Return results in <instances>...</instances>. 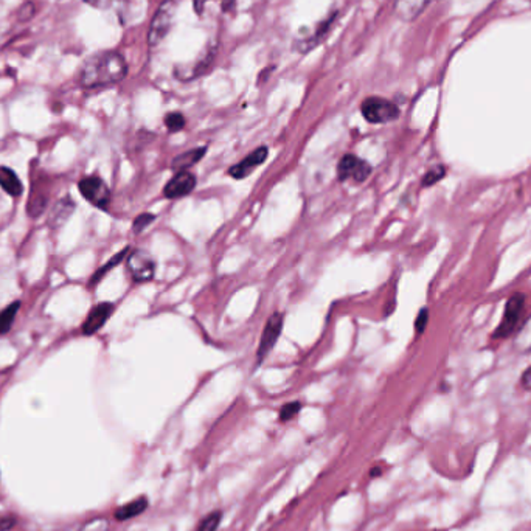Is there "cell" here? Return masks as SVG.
<instances>
[{
	"instance_id": "6da1fadb",
	"label": "cell",
	"mask_w": 531,
	"mask_h": 531,
	"mask_svg": "<svg viewBox=\"0 0 531 531\" xmlns=\"http://www.w3.org/2000/svg\"><path fill=\"white\" fill-rule=\"evenodd\" d=\"M128 73L125 58L115 52H103L89 58L81 68V86L94 89L120 82Z\"/></svg>"
},
{
	"instance_id": "7a4b0ae2",
	"label": "cell",
	"mask_w": 531,
	"mask_h": 531,
	"mask_svg": "<svg viewBox=\"0 0 531 531\" xmlns=\"http://www.w3.org/2000/svg\"><path fill=\"white\" fill-rule=\"evenodd\" d=\"M364 119L373 125H384V123L395 121L399 117V109L395 105L385 98L379 96H370L365 100L361 106Z\"/></svg>"
},
{
	"instance_id": "3957f363",
	"label": "cell",
	"mask_w": 531,
	"mask_h": 531,
	"mask_svg": "<svg viewBox=\"0 0 531 531\" xmlns=\"http://www.w3.org/2000/svg\"><path fill=\"white\" fill-rule=\"evenodd\" d=\"M523 309H525V295L519 292L513 294L507 301L500 325L498 331L494 333L495 339H505V337H508L513 333V331L517 328V325H519Z\"/></svg>"
},
{
	"instance_id": "277c9868",
	"label": "cell",
	"mask_w": 531,
	"mask_h": 531,
	"mask_svg": "<svg viewBox=\"0 0 531 531\" xmlns=\"http://www.w3.org/2000/svg\"><path fill=\"white\" fill-rule=\"evenodd\" d=\"M78 188L81 196L98 209H106L110 202V190L107 184L98 176H86L82 177Z\"/></svg>"
},
{
	"instance_id": "5b68a950",
	"label": "cell",
	"mask_w": 531,
	"mask_h": 531,
	"mask_svg": "<svg viewBox=\"0 0 531 531\" xmlns=\"http://www.w3.org/2000/svg\"><path fill=\"white\" fill-rule=\"evenodd\" d=\"M128 271L130 277L137 283H147L154 278L156 275V261L148 252L133 250L128 257Z\"/></svg>"
},
{
	"instance_id": "8992f818",
	"label": "cell",
	"mask_w": 531,
	"mask_h": 531,
	"mask_svg": "<svg viewBox=\"0 0 531 531\" xmlns=\"http://www.w3.org/2000/svg\"><path fill=\"white\" fill-rule=\"evenodd\" d=\"M371 174V167L367 160L359 158L354 154L343 156L337 165V177L339 181L353 179L354 182H365Z\"/></svg>"
},
{
	"instance_id": "52a82bcc",
	"label": "cell",
	"mask_w": 531,
	"mask_h": 531,
	"mask_svg": "<svg viewBox=\"0 0 531 531\" xmlns=\"http://www.w3.org/2000/svg\"><path fill=\"white\" fill-rule=\"evenodd\" d=\"M283 329V315L280 313H274L269 320L266 322V327L261 334L260 347H258V364L264 359V357L271 353L272 348L277 343L278 337Z\"/></svg>"
},
{
	"instance_id": "ba28073f",
	"label": "cell",
	"mask_w": 531,
	"mask_h": 531,
	"mask_svg": "<svg viewBox=\"0 0 531 531\" xmlns=\"http://www.w3.org/2000/svg\"><path fill=\"white\" fill-rule=\"evenodd\" d=\"M172 24V6L171 3H165L160 10L156 13V16L151 22L149 33H148V43L151 47H156L160 44L163 38L167 36Z\"/></svg>"
},
{
	"instance_id": "9c48e42d",
	"label": "cell",
	"mask_w": 531,
	"mask_h": 531,
	"mask_svg": "<svg viewBox=\"0 0 531 531\" xmlns=\"http://www.w3.org/2000/svg\"><path fill=\"white\" fill-rule=\"evenodd\" d=\"M196 188V176L190 171H177L174 177L163 187V196L168 199H179L188 196Z\"/></svg>"
},
{
	"instance_id": "30bf717a",
	"label": "cell",
	"mask_w": 531,
	"mask_h": 531,
	"mask_svg": "<svg viewBox=\"0 0 531 531\" xmlns=\"http://www.w3.org/2000/svg\"><path fill=\"white\" fill-rule=\"evenodd\" d=\"M267 153H269V149L266 147L257 148L255 151H252V153L249 156L244 157L243 160L238 162V163H234L233 167L230 168L229 174L233 179H237V181H241V179H246L247 176H250L252 172L266 160Z\"/></svg>"
},
{
	"instance_id": "8fae6325",
	"label": "cell",
	"mask_w": 531,
	"mask_h": 531,
	"mask_svg": "<svg viewBox=\"0 0 531 531\" xmlns=\"http://www.w3.org/2000/svg\"><path fill=\"white\" fill-rule=\"evenodd\" d=\"M114 313V305L109 301H103L100 305H96L91 309V313L86 317L84 323H82V334L92 336L105 327V323L109 320V317Z\"/></svg>"
},
{
	"instance_id": "7c38bea8",
	"label": "cell",
	"mask_w": 531,
	"mask_h": 531,
	"mask_svg": "<svg viewBox=\"0 0 531 531\" xmlns=\"http://www.w3.org/2000/svg\"><path fill=\"white\" fill-rule=\"evenodd\" d=\"M213 59H215V50H209L207 52L202 58H199L195 66H190V67H177L176 68V78L182 80V81H190V80H195L197 77H201V75H204L207 70H209V67L211 66Z\"/></svg>"
},
{
	"instance_id": "4fadbf2b",
	"label": "cell",
	"mask_w": 531,
	"mask_h": 531,
	"mask_svg": "<svg viewBox=\"0 0 531 531\" xmlns=\"http://www.w3.org/2000/svg\"><path fill=\"white\" fill-rule=\"evenodd\" d=\"M429 2L431 0H396L395 13L404 22H412L421 15Z\"/></svg>"
},
{
	"instance_id": "5bb4252c",
	"label": "cell",
	"mask_w": 531,
	"mask_h": 531,
	"mask_svg": "<svg viewBox=\"0 0 531 531\" xmlns=\"http://www.w3.org/2000/svg\"><path fill=\"white\" fill-rule=\"evenodd\" d=\"M73 210H75V202L70 197L61 199V201H58L53 205L50 215H48L47 224L50 225L52 229H58V227L66 224V220L70 218Z\"/></svg>"
},
{
	"instance_id": "9a60e30c",
	"label": "cell",
	"mask_w": 531,
	"mask_h": 531,
	"mask_svg": "<svg viewBox=\"0 0 531 531\" xmlns=\"http://www.w3.org/2000/svg\"><path fill=\"white\" fill-rule=\"evenodd\" d=\"M0 187L13 197H17L22 195L24 185L20 182V179L13 170L8 167H0Z\"/></svg>"
},
{
	"instance_id": "2e32d148",
	"label": "cell",
	"mask_w": 531,
	"mask_h": 531,
	"mask_svg": "<svg viewBox=\"0 0 531 531\" xmlns=\"http://www.w3.org/2000/svg\"><path fill=\"white\" fill-rule=\"evenodd\" d=\"M205 153H207L205 147L190 149V151H187V153L177 156L174 160H172L171 167L174 171H188L191 167H195L196 163L202 160V157L205 156Z\"/></svg>"
},
{
	"instance_id": "e0dca14e",
	"label": "cell",
	"mask_w": 531,
	"mask_h": 531,
	"mask_svg": "<svg viewBox=\"0 0 531 531\" xmlns=\"http://www.w3.org/2000/svg\"><path fill=\"white\" fill-rule=\"evenodd\" d=\"M147 507H148V500L144 498L133 500V502H129V503H126V505H123L121 508L117 509L115 519L117 521H129V519H133V517L142 514L144 509H147Z\"/></svg>"
},
{
	"instance_id": "ac0fdd59",
	"label": "cell",
	"mask_w": 531,
	"mask_h": 531,
	"mask_svg": "<svg viewBox=\"0 0 531 531\" xmlns=\"http://www.w3.org/2000/svg\"><path fill=\"white\" fill-rule=\"evenodd\" d=\"M48 205V193L43 188H31V195L29 199V207H27V211H29L30 216H39L40 213L45 210V207Z\"/></svg>"
},
{
	"instance_id": "d6986e66",
	"label": "cell",
	"mask_w": 531,
	"mask_h": 531,
	"mask_svg": "<svg viewBox=\"0 0 531 531\" xmlns=\"http://www.w3.org/2000/svg\"><path fill=\"white\" fill-rule=\"evenodd\" d=\"M19 308H20V303L15 301V303H11L10 306H6L3 311H0V334L8 333V331L11 329L13 323H15V319L17 315Z\"/></svg>"
},
{
	"instance_id": "ffe728a7",
	"label": "cell",
	"mask_w": 531,
	"mask_h": 531,
	"mask_svg": "<svg viewBox=\"0 0 531 531\" xmlns=\"http://www.w3.org/2000/svg\"><path fill=\"white\" fill-rule=\"evenodd\" d=\"M128 252H129V249H125V250H121V252L117 253L115 257L110 258V260L107 261V263H106L105 266H103V267L100 269V271H96V272L94 274V277H92V283L100 281L103 277H105V275H106L109 271H112V269H114L115 266H119V264L121 263V260L125 258V255H126Z\"/></svg>"
},
{
	"instance_id": "44dd1931",
	"label": "cell",
	"mask_w": 531,
	"mask_h": 531,
	"mask_svg": "<svg viewBox=\"0 0 531 531\" xmlns=\"http://www.w3.org/2000/svg\"><path fill=\"white\" fill-rule=\"evenodd\" d=\"M444 176H446V167H443V165H437V167L431 168L424 174L423 187H432V185L438 184Z\"/></svg>"
},
{
	"instance_id": "7402d4cb",
	"label": "cell",
	"mask_w": 531,
	"mask_h": 531,
	"mask_svg": "<svg viewBox=\"0 0 531 531\" xmlns=\"http://www.w3.org/2000/svg\"><path fill=\"white\" fill-rule=\"evenodd\" d=\"M185 117L181 112H171L165 117V126L168 128L170 133H179L185 128Z\"/></svg>"
},
{
	"instance_id": "603a6c76",
	"label": "cell",
	"mask_w": 531,
	"mask_h": 531,
	"mask_svg": "<svg viewBox=\"0 0 531 531\" xmlns=\"http://www.w3.org/2000/svg\"><path fill=\"white\" fill-rule=\"evenodd\" d=\"M109 521L106 517H95L89 522H84L77 531H107Z\"/></svg>"
},
{
	"instance_id": "cb8c5ba5",
	"label": "cell",
	"mask_w": 531,
	"mask_h": 531,
	"mask_svg": "<svg viewBox=\"0 0 531 531\" xmlns=\"http://www.w3.org/2000/svg\"><path fill=\"white\" fill-rule=\"evenodd\" d=\"M219 522H220V513L219 511L211 513L207 516L201 523H199L197 531H216Z\"/></svg>"
},
{
	"instance_id": "d4e9b609",
	"label": "cell",
	"mask_w": 531,
	"mask_h": 531,
	"mask_svg": "<svg viewBox=\"0 0 531 531\" xmlns=\"http://www.w3.org/2000/svg\"><path fill=\"white\" fill-rule=\"evenodd\" d=\"M154 219H156V215H153V213H142V215L135 218L134 224H133L134 233L143 232L151 223H154Z\"/></svg>"
},
{
	"instance_id": "484cf974",
	"label": "cell",
	"mask_w": 531,
	"mask_h": 531,
	"mask_svg": "<svg viewBox=\"0 0 531 531\" xmlns=\"http://www.w3.org/2000/svg\"><path fill=\"white\" fill-rule=\"evenodd\" d=\"M300 409H301V404L297 403V401H295V403H289V404H286V405H283V409H281V412H280V419H281L283 423H285V421H289V419H291V418H294L295 415H297V413L300 412Z\"/></svg>"
},
{
	"instance_id": "4316f807",
	"label": "cell",
	"mask_w": 531,
	"mask_h": 531,
	"mask_svg": "<svg viewBox=\"0 0 531 531\" xmlns=\"http://www.w3.org/2000/svg\"><path fill=\"white\" fill-rule=\"evenodd\" d=\"M427 320H429V311H427V309L424 308V309H421V311H419L417 320H415V329H417L418 334H421L424 331V328L427 325Z\"/></svg>"
},
{
	"instance_id": "83f0119b",
	"label": "cell",
	"mask_w": 531,
	"mask_h": 531,
	"mask_svg": "<svg viewBox=\"0 0 531 531\" xmlns=\"http://www.w3.org/2000/svg\"><path fill=\"white\" fill-rule=\"evenodd\" d=\"M15 525H16V517L15 516H10V514L0 516V531H8Z\"/></svg>"
},
{
	"instance_id": "f1b7e54d",
	"label": "cell",
	"mask_w": 531,
	"mask_h": 531,
	"mask_svg": "<svg viewBox=\"0 0 531 531\" xmlns=\"http://www.w3.org/2000/svg\"><path fill=\"white\" fill-rule=\"evenodd\" d=\"M521 385L525 390H531V367L523 371L522 379H521Z\"/></svg>"
}]
</instances>
